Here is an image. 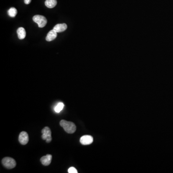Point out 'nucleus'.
I'll return each instance as SVG.
<instances>
[{"label":"nucleus","mask_w":173,"mask_h":173,"mask_svg":"<svg viewBox=\"0 0 173 173\" xmlns=\"http://www.w3.org/2000/svg\"><path fill=\"white\" fill-rule=\"evenodd\" d=\"M52 160V155L51 154L47 155L42 157L40 159V162H42V164L44 166H48L50 165Z\"/></svg>","instance_id":"7"},{"label":"nucleus","mask_w":173,"mask_h":173,"mask_svg":"<svg viewBox=\"0 0 173 173\" xmlns=\"http://www.w3.org/2000/svg\"><path fill=\"white\" fill-rule=\"evenodd\" d=\"M31 0H24V3L25 4H28L31 3Z\"/></svg>","instance_id":"15"},{"label":"nucleus","mask_w":173,"mask_h":173,"mask_svg":"<svg viewBox=\"0 0 173 173\" xmlns=\"http://www.w3.org/2000/svg\"><path fill=\"white\" fill-rule=\"evenodd\" d=\"M68 172L69 173H78V171L75 167H71L69 168L68 170Z\"/></svg>","instance_id":"14"},{"label":"nucleus","mask_w":173,"mask_h":173,"mask_svg":"<svg viewBox=\"0 0 173 173\" xmlns=\"http://www.w3.org/2000/svg\"><path fill=\"white\" fill-rule=\"evenodd\" d=\"M57 32H56L54 29L50 31L47 34L46 37V40L48 42H51L52 40H54L57 37Z\"/></svg>","instance_id":"9"},{"label":"nucleus","mask_w":173,"mask_h":173,"mask_svg":"<svg viewBox=\"0 0 173 173\" xmlns=\"http://www.w3.org/2000/svg\"><path fill=\"white\" fill-rule=\"evenodd\" d=\"M17 11L15 7H12L8 11V15L12 17H15L17 15Z\"/></svg>","instance_id":"12"},{"label":"nucleus","mask_w":173,"mask_h":173,"mask_svg":"<svg viewBox=\"0 0 173 173\" xmlns=\"http://www.w3.org/2000/svg\"><path fill=\"white\" fill-rule=\"evenodd\" d=\"M60 125L68 134H73L76 131V126L73 122L62 120L60 122Z\"/></svg>","instance_id":"1"},{"label":"nucleus","mask_w":173,"mask_h":173,"mask_svg":"<svg viewBox=\"0 0 173 173\" xmlns=\"http://www.w3.org/2000/svg\"><path fill=\"white\" fill-rule=\"evenodd\" d=\"M18 140L20 144L22 145H26L28 143L29 140V137L28 133L26 132L22 131L20 133Z\"/></svg>","instance_id":"5"},{"label":"nucleus","mask_w":173,"mask_h":173,"mask_svg":"<svg viewBox=\"0 0 173 173\" xmlns=\"http://www.w3.org/2000/svg\"><path fill=\"white\" fill-rule=\"evenodd\" d=\"M1 162L3 165L8 169H13L16 166V162L11 157H5Z\"/></svg>","instance_id":"2"},{"label":"nucleus","mask_w":173,"mask_h":173,"mask_svg":"<svg viewBox=\"0 0 173 173\" xmlns=\"http://www.w3.org/2000/svg\"><path fill=\"white\" fill-rule=\"evenodd\" d=\"M17 33L18 35V37L20 40H23L26 36V32L24 28L22 27L18 28L17 30Z\"/></svg>","instance_id":"10"},{"label":"nucleus","mask_w":173,"mask_h":173,"mask_svg":"<svg viewBox=\"0 0 173 173\" xmlns=\"http://www.w3.org/2000/svg\"><path fill=\"white\" fill-rule=\"evenodd\" d=\"M67 28V26L65 23L58 24L56 25L53 28V29L57 32H62L65 31Z\"/></svg>","instance_id":"8"},{"label":"nucleus","mask_w":173,"mask_h":173,"mask_svg":"<svg viewBox=\"0 0 173 173\" xmlns=\"http://www.w3.org/2000/svg\"><path fill=\"white\" fill-rule=\"evenodd\" d=\"M64 107V104L63 103H59L56 105V106L55 107L54 110L56 111V112L59 113L63 109Z\"/></svg>","instance_id":"13"},{"label":"nucleus","mask_w":173,"mask_h":173,"mask_svg":"<svg viewBox=\"0 0 173 173\" xmlns=\"http://www.w3.org/2000/svg\"><path fill=\"white\" fill-rule=\"evenodd\" d=\"M45 4L46 7L49 8H53L57 4L56 0H46L45 2Z\"/></svg>","instance_id":"11"},{"label":"nucleus","mask_w":173,"mask_h":173,"mask_svg":"<svg viewBox=\"0 0 173 173\" xmlns=\"http://www.w3.org/2000/svg\"><path fill=\"white\" fill-rule=\"evenodd\" d=\"M33 20L38 25L39 28L44 27L47 24V20L45 17L42 15H36L33 17Z\"/></svg>","instance_id":"3"},{"label":"nucleus","mask_w":173,"mask_h":173,"mask_svg":"<svg viewBox=\"0 0 173 173\" xmlns=\"http://www.w3.org/2000/svg\"><path fill=\"white\" fill-rule=\"evenodd\" d=\"M42 138L43 140H46L47 143H50L52 140L51 138V129L49 127L46 126L42 129Z\"/></svg>","instance_id":"4"},{"label":"nucleus","mask_w":173,"mask_h":173,"mask_svg":"<svg viewBox=\"0 0 173 173\" xmlns=\"http://www.w3.org/2000/svg\"><path fill=\"white\" fill-rule=\"evenodd\" d=\"M93 141V138L90 135H85L81 137L80 142L82 145H87L92 144Z\"/></svg>","instance_id":"6"}]
</instances>
